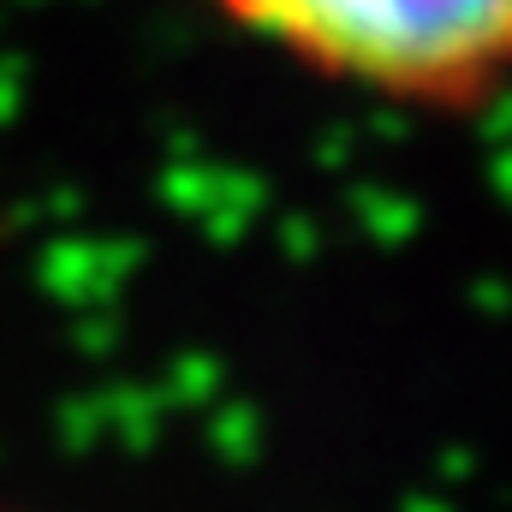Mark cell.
<instances>
[{
  "label": "cell",
  "mask_w": 512,
  "mask_h": 512,
  "mask_svg": "<svg viewBox=\"0 0 512 512\" xmlns=\"http://www.w3.org/2000/svg\"><path fill=\"white\" fill-rule=\"evenodd\" d=\"M292 72L405 114H477L512 90V0H191Z\"/></svg>",
  "instance_id": "1"
}]
</instances>
